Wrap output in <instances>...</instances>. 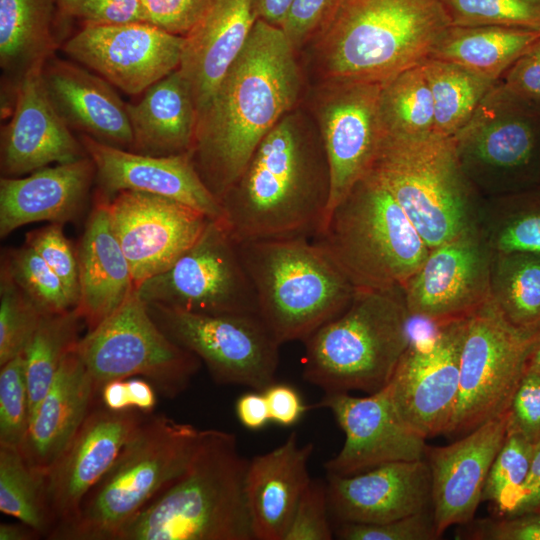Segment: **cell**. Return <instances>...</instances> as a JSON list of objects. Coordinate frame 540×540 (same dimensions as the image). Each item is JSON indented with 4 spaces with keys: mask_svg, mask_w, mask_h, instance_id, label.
I'll list each match as a JSON object with an SVG mask.
<instances>
[{
    "mask_svg": "<svg viewBox=\"0 0 540 540\" xmlns=\"http://www.w3.org/2000/svg\"><path fill=\"white\" fill-rule=\"evenodd\" d=\"M422 67L433 97L434 133L454 138L496 82L441 60L427 59Z\"/></svg>",
    "mask_w": 540,
    "mask_h": 540,
    "instance_id": "obj_35",
    "label": "cell"
},
{
    "mask_svg": "<svg viewBox=\"0 0 540 540\" xmlns=\"http://www.w3.org/2000/svg\"><path fill=\"white\" fill-rule=\"evenodd\" d=\"M258 316L277 342H304L341 314L357 290L334 259L307 237L237 243Z\"/></svg>",
    "mask_w": 540,
    "mask_h": 540,
    "instance_id": "obj_5",
    "label": "cell"
},
{
    "mask_svg": "<svg viewBox=\"0 0 540 540\" xmlns=\"http://www.w3.org/2000/svg\"><path fill=\"white\" fill-rule=\"evenodd\" d=\"M202 430L147 414L116 461L52 540H116L124 525L189 467Z\"/></svg>",
    "mask_w": 540,
    "mask_h": 540,
    "instance_id": "obj_7",
    "label": "cell"
},
{
    "mask_svg": "<svg viewBox=\"0 0 540 540\" xmlns=\"http://www.w3.org/2000/svg\"><path fill=\"white\" fill-rule=\"evenodd\" d=\"M344 0H293L281 26L294 48L318 37Z\"/></svg>",
    "mask_w": 540,
    "mask_h": 540,
    "instance_id": "obj_48",
    "label": "cell"
},
{
    "mask_svg": "<svg viewBox=\"0 0 540 540\" xmlns=\"http://www.w3.org/2000/svg\"><path fill=\"white\" fill-rule=\"evenodd\" d=\"M127 112L133 132L131 151L150 156L191 152L197 111L178 70L147 88L137 103H127Z\"/></svg>",
    "mask_w": 540,
    "mask_h": 540,
    "instance_id": "obj_32",
    "label": "cell"
},
{
    "mask_svg": "<svg viewBox=\"0 0 540 540\" xmlns=\"http://www.w3.org/2000/svg\"><path fill=\"white\" fill-rule=\"evenodd\" d=\"M0 270L43 314H57L75 308L62 281L28 244L5 249Z\"/></svg>",
    "mask_w": 540,
    "mask_h": 540,
    "instance_id": "obj_40",
    "label": "cell"
},
{
    "mask_svg": "<svg viewBox=\"0 0 540 540\" xmlns=\"http://www.w3.org/2000/svg\"><path fill=\"white\" fill-rule=\"evenodd\" d=\"M75 348L63 360L31 418L20 447L29 466L44 474L67 447L99 397Z\"/></svg>",
    "mask_w": 540,
    "mask_h": 540,
    "instance_id": "obj_30",
    "label": "cell"
},
{
    "mask_svg": "<svg viewBox=\"0 0 540 540\" xmlns=\"http://www.w3.org/2000/svg\"><path fill=\"white\" fill-rule=\"evenodd\" d=\"M311 408L329 410L345 435L340 451L325 464L327 474L352 475L376 466L425 459V438L397 414L388 386L365 397L325 393Z\"/></svg>",
    "mask_w": 540,
    "mask_h": 540,
    "instance_id": "obj_18",
    "label": "cell"
},
{
    "mask_svg": "<svg viewBox=\"0 0 540 540\" xmlns=\"http://www.w3.org/2000/svg\"><path fill=\"white\" fill-rule=\"evenodd\" d=\"M518 210L496 236L498 253H528L540 256V199Z\"/></svg>",
    "mask_w": 540,
    "mask_h": 540,
    "instance_id": "obj_51",
    "label": "cell"
},
{
    "mask_svg": "<svg viewBox=\"0 0 540 540\" xmlns=\"http://www.w3.org/2000/svg\"><path fill=\"white\" fill-rule=\"evenodd\" d=\"M76 251L80 282L76 309L91 330L115 312L136 289L104 201L95 199Z\"/></svg>",
    "mask_w": 540,
    "mask_h": 540,
    "instance_id": "obj_31",
    "label": "cell"
},
{
    "mask_svg": "<svg viewBox=\"0 0 540 540\" xmlns=\"http://www.w3.org/2000/svg\"><path fill=\"white\" fill-rule=\"evenodd\" d=\"M136 290L147 304L207 315H258L255 290L237 243L216 220L208 222L170 268Z\"/></svg>",
    "mask_w": 540,
    "mask_h": 540,
    "instance_id": "obj_12",
    "label": "cell"
},
{
    "mask_svg": "<svg viewBox=\"0 0 540 540\" xmlns=\"http://www.w3.org/2000/svg\"><path fill=\"white\" fill-rule=\"evenodd\" d=\"M491 295L505 316L523 328L540 326V256L498 253L492 262Z\"/></svg>",
    "mask_w": 540,
    "mask_h": 540,
    "instance_id": "obj_38",
    "label": "cell"
},
{
    "mask_svg": "<svg viewBox=\"0 0 540 540\" xmlns=\"http://www.w3.org/2000/svg\"><path fill=\"white\" fill-rule=\"evenodd\" d=\"M328 201L326 155H317L292 120L283 117L221 198L220 222L236 243L310 238L324 223Z\"/></svg>",
    "mask_w": 540,
    "mask_h": 540,
    "instance_id": "obj_2",
    "label": "cell"
},
{
    "mask_svg": "<svg viewBox=\"0 0 540 540\" xmlns=\"http://www.w3.org/2000/svg\"><path fill=\"white\" fill-rule=\"evenodd\" d=\"M82 322L76 307L42 316L24 352L30 421L51 387L63 360L79 342Z\"/></svg>",
    "mask_w": 540,
    "mask_h": 540,
    "instance_id": "obj_36",
    "label": "cell"
},
{
    "mask_svg": "<svg viewBox=\"0 0 540 540\" xmlns=\"http://www.w3.org/2000/svg\"><path fill=\"white\" fill-rule=\"evenodd\" d=\"M56 0H0V65L17 80L54 52Z\"/></svg>",
    "mask_w": 540,
    "mask_h": 540,
    "instance_id": "obj_34",
    "label": "cell"
},
{
    "mask_svg": "<svg viewBox=\"0 0 540 540\" xmlns=\"http://www.w3.org/2000/svg\"><path fill=\"white\" fill-rule=\"evenodd\" d=\"M332 86L321 109L322 143L329 171L326 217L369 173L384 133L379 111L382 85Z\"/></svg>",
    "mask_w": 540,
    "mask_h": 540,
    "instance_id": "obj_20",
    "label": "cell"
},
{
    "mask_svg": "<svg viewBox=\"0 0 540 540\" xmlns=\"http://www.w3.org/2000/svg\"><path fill=\"white\" fill-rule=\"evenodd\" d=\"M30 425L24 353L0 366V444L21 447Z\"/></svg>",
    "mask_w": 540,
    "mask_h": 540,
    "instance_id": "obj_44",
    "label": "cell"
},
{
    "mask_svg": "<svg viewBox=\"0 0 540 540\" xmlns=\"http://www.w3.org/2000/svg\"><path fill=\"white\" fill-rule=\"evenodd\" d=\"M25 243L31 246L59 277L77 307L80 297L77 251L63 231V224L50 223L26 233Z\"/></svg>",
    "mask_w": 540,
    "mask_h": 540,
    "instance_id": "obj_45",
    "label": "cell"
},
{
    "mask_svg": "<svg viewBox=\"0 0 540 540\" xmlns=\"http://www.w3.org/2000/svg\"><path fill=\"white\" fill-rule=\"evenodd\" d=\"M104 202L136 288L170 268L211 220L184 203L142 191H121Z\"/></svg>",
    "mask_w": 540,
    "mask_h": 540,
    "instance_id": "obj_15",
    "label": "cell"
},
{
    "mask_svg": "<svg viewBox=\"0 0 540 540\" xmlns=\"http://www.w3.org/2000/svg\"><path fill=\"white\" fill-rule=\"evenodd\" d=\"M461 538L472 540H540V511L480 519Z\"/></svg>",
    "mask_w": 540,
    "mask_h": 540,
    "instance_id": "obj_52",
    "label": "cell"
},
{
    "mask_svg": "<svg viewBox=\"0 0 540 540\" xmlns=\"http://www.w3.org/2000/svg\"><path fill=\"white\" fill-rule=\"evenodd\" d=\"M0 511L49 538L54 529L46 475L31 468L19 447L0 444Z\"/></svg>",
    "mask_w": 540,
    "mask_h": 540,
    "instance_id": "obj_37",
    "label": "cell"
},
{
    "mask_svg": "<svg viewBox=\"0 0 540 540\" xmlns=\"http://www.w3.org/2000/svg\"><path fill=\"white\" fill-rule=\"evenodd\" d=\"M466 318L437 324L431 337L411 341L387 384L401 420L425 439L446 434L451 424Z\"/></svg>",
    "mask_w": 540,
    "mask_h": 540,
    "instance_id": "obj_14",
    "label": "cell"
},
{
    "mask_svg": "<svg viewBox=\"0 0 540 540\" xmlns=\"http://www.w3.org/2000/svg\"><path fill=\"white\" fill-rule=\"evenodd\" d=\"M184 36L146 22L116 25L83 24L63 45V51L130 95L177 70Z\"/></svg>",
    "mask_w": 540,
    "mask_h": 540,
    "instance_id": "obj_16",
    "label": "cell"
},
{
    "mask_svg": "<svg viewBox=\"0 0 540 540\" xmlns=\"http://www.w3.org/2000/svg\"><path fill=\"white\" fill-rule=\"evenodd\" d=\"M450 26L440 0H344L317 37L332 85H383L421 65Z\"/></svg>",
    "mask_w": 540,
    "mask_h": 540,
    "instance_id": "obj_4",
    "label": "cell"
},
{
    "mask_svg": "<svg viewBox=\"0 0 540 540\" xmlns=\"http://www.w3.org/2000/svg\"><path fill=\"white\" fill-rule=\"evenodd\" d=\"M294 49L281 28L257 19L243 50L197 114L192 159L219 201L297 100L301 82Z\"/></svg>",
    "mask_w": 540,
    "mask_h": 540,
    "instance_id": "obj_1",
    "label": "cell"
},
{
    "mask_svg": "<svg viewBox=\"0 0 540 540\" xmlns=\"http://www.w3.org/2000/svg\"><path fill=\"white\" fill-rule=\"evenodd\" d=\"M131 409L151 414L156 406L155 387L144 378H127Z\"/></svg>",
    "mask_w": 540,
    "mask_h": 540,
    "instance_id": "obj_58",
    "label": "cell"
},
{
    "mask_svg": "<svg viewBox=\"0 0 540 540\" xmlns=\"http://www.w3.org/2000/svg\"><path fill=\"white\" fill-rule=\"evenodd\" d=\"M461 166L454 138L384 132L369 172L394 197L431 250L473 227Z\"/></svg>",
    "mask_w": 540,
    "mask_h": 540,
    "instance_id": "obj_9",
    "label": "cell"
},
{
    "mask_svg": "<svg viewBox=\"0 0 540 540\" xmlns=\"http://www.w3.org/2000/svg\"><path fill=\"white\" fill-rule=\"evenodd\" d=\"M402 288L357 291L305 341L302 377L325 393L384 388L411 343Z\"/></svg>",
    "mask_w": 540,
    "mask_h": 540,
    "instance_id": "obj_6",
    "label": "cell"
},
{
    "mask_svg": "<svg viewBox=\"0 0 540 540\" xmlns=\"http://www.w3.org/2000/svg\"><path fill=\"white\" fill-rule=\"evenodd\" d=\"M256 20L252 0H209L203 16L184 36L177 70L197 114L243 50Z\"/></svg>",
    "mask_w": 540,
    "mask_h": 540,
    "instance_id": "obj_27",
    "label": "cell"
},
{
    "mask_svg": "<svg viewBox=\"0 0 540 540\" xmlns=\"http://www.w3.org/2000/svg\"><path fill=\"white\" fill-rule=\"evenodd\" d=\"M330 515L326 483L312 479L296 506L284 540L333 539Z\"/></svg>",
    "mask_w": 540,
    "mask_h": 540,
    "instance_id": "obj_47",
    "label": "cell"
},
{
    "mask_svg": "<svg viewBox=\"0 0 540 540\" xmlns=\"http://www.w3.org/2000/svg\"><path fill=\"white\" fill-rule=\"evenodd\" d=\"M492 260L473 227L429 251L402 287L411 317L435 324L464 318L491 296Z\"/></svg>",
    "mask_w": 540,
    "mask_h": 540,
    "instance_id": "obj_17",
    "label": "cell"
},
{
    "mask_svg": "<svg viewBox=\"0 0 540 540\" xmlns=\"http://www.w3.org/2000/svg\"><path fill=\"white\" fill-rule=\"evenodd\" d=\"M43 66L26 72L16 87L13 115L1 134L2 177H22L50 164L88 156L52 104L43 81Z\"/></svg>",
    "mask_w": 540,
    "mask_h": 540,
    "instance_id": "obj_24",
    "label": "cell"
},
{
    "mask_svg": "<svg viewBox=\"0 0 540 540\" xmlns=\"http://www.w3.org/2000/svg\"><path fill=\"white\" fill-rule=\"evenodd\" d=\"M342 540H434L439 536L428 509L383 523H339L334 531Z\"/></svg>",
    "mask_w": 540,
    "mask_h": 540,
    "instance_id": "obj_46",
    "label": "cell"
},
{
    "mask_svg": "<svg viewBox=\"0 0 540 540\" xmlns=\"http://www.w3.org/2000/svg\"><path fill=\"white\" fill-rule=\"evenodd\" d=\"M293 0H252L257 19L281 28Z\"/></svg>",
    "mask_w": 540,
    "mask_h": 540,
    "instance_id": "obj_60",
    "label": "cell"
},
{
    "mask_svg": "<svg viewBox=\"0 0 540 540\" xmlns=\"http://www.w3.org/2000/svg\"><path fill=\"white\" fill-rule=\"evenodd\" d=\"M315 238L357 291L402 288L430 251L371 172L328 214Z\"/></svg>",
    "mask_w": 540,
    "mask_h": 540,
    "instance_id": "obj_8",
    "label": "cell"
},
{
    "mask_svg": "<svg viewBox=\"0 0 540 540\" xmlns=\"http://www.w3.org/2000/svg\"><path fill=\"white\" fill-rule=\"evenodd\" d=\"M507 432L540 443V375L526 371L507 410Z\"/></svg>",
    "mask_w": 540,
    "mask_h": 540,
    "instance_id": "obj_49",
    "label": "cell"
},
{
    "mask_svg": "<svg viewBox=\"0 0 540 540\" xmlns=\"http://www.w3.org/2000/svg\"><path fill=\"white\" fill-rule=\"evenodd\" d=\"M330 514L338 523H383L428 509L431 479L425 459L398 461L352 475L327 474Z\"/></svg>",
    "mask_w": 540,
    "mask_h": 540,
    "instance_id": "obj_25",
    "label": "cell"
},
{
    "mask_svg": "<svg viewBox=\"0 0 540 540\" xmlns=\"http://www.w3.org/2000/svg\"><path fill=\"white\" fill-rule=\"evenodd\" d=\"M540 375V338L534 346L527 364V370Z\"/></svg>",
    "mask_w": 540,
    "mask_h": 540,
    "instance_id": "obj_62",
    "label": "cell"
},
{
    "mask_svg": "<svg viewBox=\"0 0 540 540\" xmlns=\"http://www.w3.org/2000/svg\"><path fill=\"white\" fill-rule=\"evenodd\" d=\"M144 22L185 36L203 16L209 0H141Z\"/></svg>",
    "mask_w": 540,
    "mask_h": 540,
    "instance_id": "obj_50",
    "label": "cell"
},
{
    "mask_svg": "<svg viewBox=\"0 0 540 540\" xmlns=\"http://www.w3.org/2000/svg\"><path fill=\"white\" fill-rule=\"evenodd\" d=\"M311 442L292 432L273 450L248 461L245 491L254 540H284L296 506L311 482Z\"/></svg>",
    "mask_w": 540,
    "mask_h": 540,
    "instance_id": "obj_29",
    "label": "cell"
},
{
    "mask_svg": "<svg viewBox=\"0 0 540 540\" xmlns=\"http://www.w3.org/2000/svg\"><path fill=\"white\" fill-rule=\"evenodd\" d=\"M540 338V326L513 324L492 295L466 318L460 387L446 435L461 437L505 414Z\"/></svg>",
    "mask_w": 540,
    "mask_h": 540,
    "instance_id": "obj_10",
    "label": "cell"
},
{
    "mask_svg": "<svg viewBox=\"0 0 540 540\" xmlns=\"http://www.w3.org/2000/svg\"><path fill=\"white\" fill-rule=\"evenodd\" d=\"M79 139L96 169V199L107 201L125 190L142 191L184 203L211 220H222L221 203L199 175L191 152L150 156L83 134Z\"/></svg>",
    "mask_w": 540,
    "mask_h": 540,
    "instance_id": "obj_22",
    "label": "cell"
},
{
    "mask_svg": "<svg viewBox=\"0 0 540 540\" xmlns=\"http://www.w3.org/2000/svg\"><path fill=\"white\" fill-rule=\"evenodd\" d=\"M239 422L249 430H260L271 420L263 391L252 390L241 395L235 404Z\"/></svg>",
    "mask_w": 540,
    "mask_h": 540,
    "instance_id": "obj_56",
    "label": "cell"
},
{
    "mask_svg": "<svg viewBox=\"0 0 540 540\" xmlns=\"http://www.w3.org/2000/svg\"><path fill=\"white\" fill-rule=\"evenodd\" d=\"M540 36V31L506 26H449L429 59L458 65L496 82Z\"/></svg>",
    "mask_w": 540,
    "mask_h": 540,
    "instance_id": "obj_33",
    "label": "cell"
},
{
    "mask_svg": "<svg viewBox=\"0 0 540 540\" xmlns=\"http://www.w3.org/2000/svg\"><path fill=\"white\" fill-rule=\"evenodd\" d=\"M507 434V413L493 418L457 441L426 448L431 506L440 537L453 525L473 520L482 502L490 467Z\"/></svg>",
    "mask_w": 540,
    "mask_h": 540,
    "instance_id": "obj_23",
    "label": "cell"
},
{
    "mask_svg": "<svg viewBox=\"0 0 540 540\" xmlns=\"http://www.w3.org/2000/svg\"><path fill=\"white\" fill-rule=\"evenodd\" d=\"M83 0H56L57 8L64 16H73Z\"/></svg>",
    "mask_w": 540,
    "mask_h": 540,
    "instance_id": "obj_63",
    "label": "cell"
},
{
    "mask_svg": "<svg viewBox=\"0 0 540 540\" xmlns=\"http://www.w3.org/2000/svg\"><path fill=\"white\" fill-rule=\"evenodd\" d=\"M41 535L26 523H1L0 540H35Z\"/></svg>",
    "mask_w": 540,
    "mask_h": 540,
    "instance_id": "obj_61",
    "label": "cell"
},
{
    "mask_svg": "<svg viewBox=\"0 0 540 540\" xmlns=\"http://www.w3.org/2000/svg\"><path fill=\"white\" fill-rule=\"evenodd\" d=\"M379 111L385 133L409 137L434 133L433 97L422 64L382 85Z\"/></svg>",
    "mask_w": 540,
    "mask_h": 540,
    "instance_id": "obj_39",
    "label": "cell"
},
{
    "mask_svg": "<svg viewBox=\"0 0 540 540\" xmlns=\"http://www.w3.org/2000/svg\"><path fill=\"white\" fill-rule=\"evenodd\" d=\"M73 17L81 19L83 24L144 22L141 0H83Z\"/></svg>",
    "mask_w": 540,
    "mask_h": 540,
    "instance_id": "obj_54",
    "label": "cell"
},
{
    "mask_svg": "<svg viewBox=\"0 0 540 540\" xmlns=\"http://www.w3.org/2000/svg\"><path fill=\"white\" fill-rule=\"evenodd\" d=\"M147 414L93 406L46 475L48 506L54 520L49 536L69 525L82 501L116 461ZM48 538V539H49Z\"/></svg>",
    "mask_w": 540,
    "mask_h": 540,
    "instance_id": "obj_19",
    "label": "cell"
},
{
    "mask_svg": "<svg viewBox=\"0 0 540 540\" xmlns=\"http://www.w3.org/2000/svg\"><path fill=\"white\" fill-rule=\"evenodd\" d=\"M534 511H540V443L536 444L527 479L510 515Z\"/></svg>",
    "mask_w": 540,
    "mask_h": 540,
    "instance_id": "obj_57",
    "label": "cell"
},
{
    "mask_svg": "<svg viewBox=\"0 0 540 540\" xmlns=\"http://www.w3.org/2000/svg\"><path fill=\"white\" fill-rule=\"evenodd\" d=\"M99 398L102 405L112 411L131 410L127 378L105 383L99 391Z\"/></svg>",
    "mask_w": 540,
    "mask_h": 540,
    "instance_id": "obj_59",
    "label": "cell"
},
{
    "mask_svg": "<svg viewBox=\"0 0 540 540\" xmlns=\"http://www.w3.org/2000/svg\"><path fill=\"white\" fill-rule=\"evenodd\" d=\"M75 349L98 396L111 380L139 376L158 393L174 398L201 366L197 356L161 330L136 289L115 312L88 330Z\"/></svg>",
    "mask_w": 540,
    "mask_h": 540,
    "instance_id": "obj_11",
    "label": "cell"
},
{
    "mask_svg": "<svg viewBox=\"0 0 540 540\" xmlns=\"http://www.w3.org/2000/svg\"><path fill=\"white\" fill-rule=\"evenodd\" d=\"M248 461L233 433L205 429L187 470L149 501L116 540H254Z\"/></svg>",
    "mask_w": 540,
    "mask_h": 540,
    "instance_id": "obj_3",
    "label": "cell"
},
{
    "mask_svg": "<svg viewBox=\"0 0 540 540\" xmlns=\"http://www.w3.org/2000/svg\"><path fill=\"white\" fill-rule=\"evenodd\" d=\"M96 169L89 156L0 179V237L40 221L65 224L82 214Z\"/></svg>",
    "mask_w": 540,
    "mask_h": 540,
    "instance_id": "obj_26",
    "label": "cell"
},
{
    "mask_svg": "<svg viewBox=\"0 0 540 540\" xmlns=\"http://www.w3.org/2000/svg\"><path fill=\"white\" fill-rule=\"evenodd\" d=\"M503 86L540 107V36L505 72Z\"/></svg>",
    "mask_w": 540,
    "mask_h": 540,
    "instance_id": "obj_53",
    "label": "cell"
},
{
    "mask_svg": "<svg viewBox=\"0 0 540 540\" xmlns=\"http://www.w3.org/2000/svg\"><path fill=\"white\" fill-rule=\"evenodd\" d=\"M471 157L520 180L540 179V107L494 85L454 137Z\"/></svg>",
    "mask_w": 540,
    "mask_h": 540,
    "instance_id": "obj_21",
    "label": "cell"
},
{
    "mask_svg": "<svg viewBox=\"0 0 540 540\" xmlns=\"http://www.w3.org/2000/svg\"><path fill=\"white\" fill-rule=\"evenodd\" d=\"M43 315L0 270V366L25 352Z\"/></svg>",
    "mask_w": 540,
    "mask_h": 540,
    "instance_id": "obj_43",
    "label": "cell"
},
{
    "mask_svg": "<svg viewBox=\"0 0 540 540\" xmlns=\"http://www.w3.org/2000/svg\"><path fill=\"white\" fill-rule=\"evenodd\" d=\"M271 422L289 427L296 424L311 407L304 404L299 392L289 384L277 381L263 391Z\"/></svg>",
    "mask_w": 540,
    "mask_h": 540,
    "instance_id": "obj_55",
    "label": "cell"
},
{
    "mask_svg": "<svg viewBox=\"0 0 540 540\" xmlns=\"http://www.w3.org/2000/svg\"><path fill=\"white\" fill-rule=\"evenodd\" d=\"M536 444L507 432L487 476L482 502H490L498 516L510 515L527 479Z\"/></svg>",
    "mask_w": 540,
    "mask_h": 540,
    "instance_id": "obj_41",
    "label": "cell"
},
{
    "mask_svg": "<svg viewBox=\"0 0 540 540\" xmlns=\"http://www.w3.org/2000/svg\"><path fill=\"white\" fill-rule=\"evenodd\" d=\"M450 26H506L540 31V0H440Z\"/></svg>",
    "mask_w": 540,
    "mask_h": 540,
    "instance_id": "obj_42",
    "label": "cell"
},
{
    "mask_svg": "<svg viewBox=\"0 0 540 540\" xmlns=\"http://www.w3.org/2000/svg\"><path fill=\"white\" fill-rule=\"evenodd\" d=\"M161 330L221 385L264 391L276 382L280 344L258 315H207L147 304Z\"/></svg>",
    "mask_w": 540,
    "mask_h": 540,
    "instance_id": "obj_13",
    "label": "cell"
},
{
    "mask_svg": "<svg viewBox=\"0 0 540 540\" xmlns=\"http://www.w3.org/2000/svg\"><path fill=\"white\" fill-rule=\"evenodd\" d=\"M42 75L52 104L70 129L101 143L132 150L127 103L108 81L52 56L45 62Z\"/></svg>",
    "mask_w": 540,
    "mask_h": 540,
    "instance_id": "obj_28",
    "label": "cell"
}]
</instances>
